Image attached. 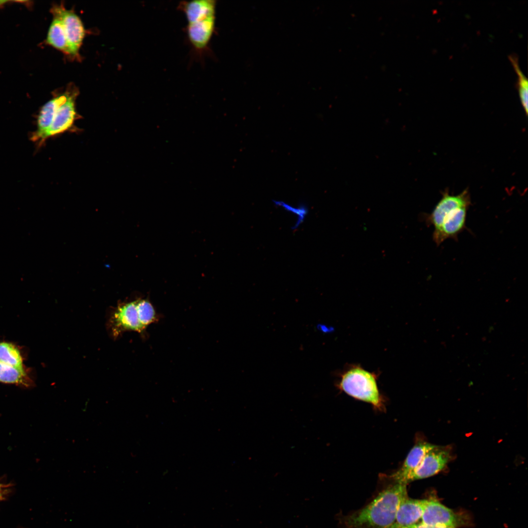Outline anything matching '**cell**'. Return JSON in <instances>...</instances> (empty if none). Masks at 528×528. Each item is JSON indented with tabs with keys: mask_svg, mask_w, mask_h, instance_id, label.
Returning <instances> with one entry per match:
<instances>
[{
	"mask_svg": "<svg viewBox=\"0 0 528 528\" xmlns=\"http://www.w3.org/2000/svg\"><path fill=\"white\" fill-rule=\"evenodd\" d=\"M177 8L186 17L185 31L192 52L203 62L204 56L211 53L210 43L216 29L217 1H181Z\"/></svg>",
	"mask_w": 528,
	"mask_h": 528,
	"instance_id": "obj_1",
	"label": "cell"
},
{
	"mask_svg": "<svg viewBox=\"0 0 528 528\" xmlns=\"http://www.w3.org/2000/svg\"><path fill=\"white\" fill-rule=\"evenodd\" d=\"M406 484L396 483L380 492L368 505L344 517L347 528H391L401 500L407 496Z\"/></svg>",
	"mask_w": 528,
	"mask_h": 528,
	"instance_id": "obj_2",
	"label": "cell"
},
{
	"mask_svg": "<svg viewBox=\"0 0 528 528\" xmlns=\"http://www.w3.org/2000/svg\"><path fill=\"white\" fill-rule=\"evenodd\" d=\"M470 203L467 189L457 195H450L447 191L442 193L441 198L426 218L427 223L434 228L433 239L438 245L448 239H457L465 229Z\"/></svg>",
	"mask_w": 528,
	"mask_h": 528,
	"instance_id": "obj_3",
	"label": "cell"
},
{
	"mask_svg": "<svg viewBox=\"0 0 528 528\" xmlns=\"http://www.w3.org/2000/svg\"><path fill=\"white\" fill-rule=\"evenodd\" d=\"M156 311L147 299L123 302L111 309L107 327L110 334L117 338L126 331L144 333L147 327L158 320Z\"/></svg>",
	"mask_w": 528,
	"mask_h": 528,
	"instance_id": "obj_4",
	"label": "cell"
},
{
	"mask_svg": "<svg viewBox=\"0 0 528 528\" xmlns=\"http://www.w3.org/2000/svg\"><path fill=\"white\" fill-rule=\"evenodd\" d=\"M337 387L357 399L372 404L378 409L383 407L382 399L377 384V374L370 372L359 364L348 366L339 374Z\"/></svg>",
	"mask_w": 528,
	"mask_h": 528,
	"instance_id": "obj_5",
	"label": "cell"
},
{
	"mask_svg": "<svg viewBox=\"0 0 528 528\" xmlns=\"http://www.w3.org/2000/svg\"><path fill=\"white\" fill-rule=\"evenodd\" d=\"M53 17L62 22L67 38L69 56L79 58V49L85 35V30L80 18L73 11L67 10L63 4L51 8Z\"/></svg>",
	"mask_w": 528,
	"mask_h": 528,
	"instance_id": "obj_6",
	"label": "cell"
},
{
	"mask_svg": "<svg viewBox=\"0 0 528 528\" xmlns=\"http://www.w3.org/2000/svg\"><path fill=\"white\" fill-rule=\"evenodd\" d=\"M451 450L449 446L435 445L409 476L408 483L431 477L443 470L451 458Z\"/></svg>",
	"mask_w": 528,
	"mask_h": 528,
	"instance_id": "obj_7",
	"label": "cell"
},
{
	"mask_svg": "<svg viewBox=\"0 0 528 528\" xmlns=\"http://www.w3.org/2000/svg\"><path fill=\"white\" fill-rule=\"evenodd\" d=\"M463 517L439 501L426 500L421 523L433 526L457 528L465 524Z\"/></svg>",
	"mask_w": 528,
	"mask_h": 528,
	"instance_id": "obj_8",
	"label": "cell"
},
{
	"mask_svg": "<svg viewBox=\"0 0 528 528\" xmlns=\"http://www.w3.org/2000/svg\"><path fill=\"white\" fill-rule=\"evenodd\" d=\"M78 91L74 89L66 101L58 108L44 140L70 131L79 119L75 108Z\"/></svg>",
	"mask_w": 528,
	"mask_h": 528,
	"instance_id": "obj_9",
	"label": "cell"
},
{
	"mask_svg": "<svg viewBox=\"0 0 528 528\" xmlns=\"http://www.w3.org/2000/svg\"><path fill=\"white\" fill-rule=\"evenodd\" d=\"M74 89L53 98L41 108L37 118V130L33 133L31 139L41 144L44 141L45 135L50 127L58 108L65 102Z\"/></svg>",
	"mask_w": 528,
	"mask_h": 528,
	"instance_id": "obj_10",
	"label": "cell"
},
{
	"mask_svg": "<svg viewBox=\"0 0 528 528\" xmlns=\"http://www.w3.org/2000/svg\"><path fill=\"white\" fill-rule=\"evenodd\" d=\"M435 445L421 439H418L401 467L390 478L395 483L407 484L409 476L418 467L425 454Z\"/></svg>",
	"mask_w": 528,
	"mask_h": 528,
	"instance_id": "obj_11",
	"label": "cell"
},
{
	"mask_svg": "<svg viewBox=\"0 0 528 528\" xmlns=\"http://www.w3.org/2000/svg\"><path fill=\"white\" fill-rule=\"evenodd\" d=\"M426 500H416L407 497L398 507L395 521L391 528H407L421 523Z\"/></svg>",
	"mask_w": 528,
	"mask_h": 528,
	"instance_id": "obj_12",
	"label": "cell"
},
{
	"mask_svg": "<svg viewBox=\"0 0 528 528\" xmlns=\"http://www.w3.org/2000/svg\"><path fill=\"white\" fill-rule=\"evenodd\" d=\"M0 382L27 386L31 380L24 367L0 362Z\"/></svg>",
	"mask_w": 528,
	"mask_h": 528,
	"instance_id": "obj_13",
	"label": "cell"
},
{
	"mask_svg": "<svg viewBox=\"0 0 528 528\" xmlns=\"http://www.w3.org/2000/svg\"><path fill=\"white\" fill-rule=\"evenodd\" d=\"M48 44L69 55L68 44L61 20L56 17L53 20L49 27L46 39Z\"/></svg>",
	"mask_w": 528,
	"mask_h": 528,
	"instance_id": "obj_14",
	"label": "cell"
},
{
	"mask_svg": "<svg viewBox=\"0 0 528 528\" xmlns=\"http://www.w3.org/2000/svg\"><path fill=\"white\" fill-rule=\"evenodd\" d=\"M0 362L18 367H24L23 358L19 349L8 342H0Z\"/></svg>",
	"mask_w": 528,
	"mask_h": 528,
	"instance_id": "obj_15",
	"label": "cell"
},
{
	"mask_svg": "<svg viewBox=\"0 0 528 528\" xmlns=\"http://www.w3.org/2000/svg\"><path fill=\"white\" fill-rule=\"evenodd\" d=\"M509 60L518 76L517 87L519 95L522 105L527 115L528 113V82L519 67L516 56L509 55Z\"/></svg>",
	"mask_w": 528,
	"mask_h": 528,
	"instance_id": "obj_16",
	"label": "cell"
},
{
	"mask_svg": "<svg viewBox=\"0 0 528 528\" xmlns=\"http://www.w3.org/2000/svg\"><path fill=\"white\" fill-rule=\"evenodd\" d=\"M273 204L278 208L290 213L295 217V221L292 226L293 230L298 228L305 221L308 213V209L305 204L293 206L288 203L280 200H273Z\"/></svg>",
	"mask_w": 528,
	"mask_h": 528,
	"instance_id": "obj_17",
	"label": "cell"
},
{
	"mask_svg": "<svg viewBox=\"0 0 528 528\" xmlns=\"http://www.w3.org/2000/svg\"><path fill=\"white\" fill-rule=\"evenodd\" d=\"M407 528H449L442 527L433 526L425 525L421 523H418L417 525H414L412 527Z\"/></svg>",
	"mask_w": 528,
	"mask_h": 528,
	"instance_id": "obj_18",
	"label": "cell"
},
{
	"mask_svg": "<svg viewBox=\"0 0 528 528\" xmlns=\"http://www.w3.org/2000/svg\"><path fill=\"white\" fill-rule=\"evenodd\" d=\"M2 497V493L1 492V491H0V500L1 499V498Z\"/></svg>",
	"mask_w": 528,
	"mask_h": 528,
	"instance_id": "obj_19",
	"label": "cell"
},
{
	"mask_svg": "<svg viewBox=\"0 0 528 528\" xmlns=\"http://www.w3.org/2000/svg\"><path fill=\"white\" fill-rule=\"evenodd\" d=\"M2 487V485L0 484V491H1Z\"/></svg>",
	"mask_w": 528,
	"mask_h": 528,
	"instance_id": "obj_20",
	"label": "cell"
}]
</instances>
